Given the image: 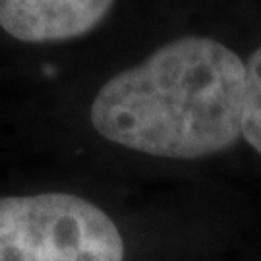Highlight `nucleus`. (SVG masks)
I'll list each match as a JSON object with an SVG mask.
<instances>
[{"label":"nucleus","instance_id":"nucleus-3","mask_svg":"<svg viewBox=\"0 0 261 261\" xmlns=\"http://www.w3.org/2000/svg\"><path fill=\"white\" fill-rule=\"evenodd\" d=\"M114 0H0V28L25 43L82 37L97 28Z\"/></svg>","mask_w":261,"mask_h":261},{"label":"nucleus","instance_id":"nucleus-2","mask_svg":"<svg viewBox=\"0 0 261 261\" xmlns=\"http://www.w3.org/2000/svg\"><path fill=\"white\" fill-rule=\"evenodd\" d=\"M0 261H124V240L84 197H0Z\"/></svg>","mask_w":261,"mask_h":261},{"label":"nucleus","instance_id":"nucleus-1","mask_svg":"<svg viewBox=\"0 0 261 261\" xmlns=\"http://www.w3.org/2000/svg\"><path fill=\"white\" fill-rule=\"evenodd\" d=\"M246 64L223 43L182 37L111 77L91 105L105 140L145 155L201 159L242 136Z\"/></svg>","mask_w":261,"mask_h":261},{"label":"nucleus","instance_id":"nucleus-4","mask_svg":"<svg viewBox=\"0 0 261 261\" xmlns=\"http://www.w3.org/2000/svg\"><path fill=\"white\" fill-rule=\"evenodd\" d=\"M242 138L261 153V47L246 62Z\"/></svg>","mask_w":261,"mask_h":261}]
</instances>
